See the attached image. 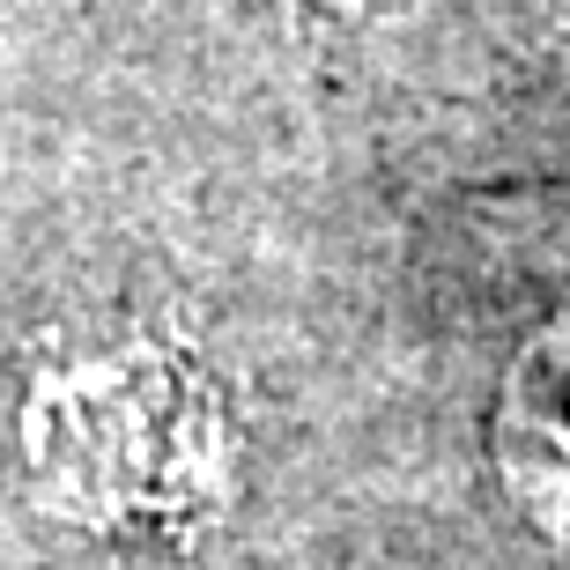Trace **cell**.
I'll use <instances>...</instances> for the list:
<instances>
[{"instance_id":"2","label":"cell","mask_w":570,"mask_h":570,"mask_svg":"<svg viewBox=\"0 0 570 570\" xmlns=\"http://www.w3.org/2000/svg\"><path fill=\"white\" fill-rule=\"evenodd\" d=\"M497 460L549 527H570V326L519 356L497 407Z\"/></svg>"},{"instance_id":"1","label":"cell","mask_w":570,"mask_h":570,"mask_svg":"<svg viewBox=\"0 0 570 570\" xmlns=\"http://www.w3.org/2000/svg\"><path fill=\"white\" fill-rule=\"evenodd\" d=\"M16 452L67 519H148L208 482L215 407L164 348H67L30 371Z\"/></svg>"}]
</instances>
